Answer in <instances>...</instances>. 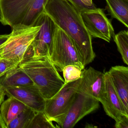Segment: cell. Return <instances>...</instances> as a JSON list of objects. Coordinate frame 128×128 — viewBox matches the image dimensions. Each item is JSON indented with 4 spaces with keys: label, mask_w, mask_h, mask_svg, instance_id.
<instances>
[{
    "label": "cell",
    "mask_w": 128,
    "mask_h": 128,
    "mask_svg": "<svg viewBox=\"0 0 128 128\" xmlns=\"http://www.w3.org/2000/svg\"><path fill=\"white\" fill-rule=\"evenodd\" d=\"M6 95L4 88L0 85V105L4 101Z\"/></svg>",
    "instance_id": "obj_24"
},
{
    "label": "cell",
    "mask_w": 128,
    "mask_h": 128,
    "mask_svg": "<svg viewBox=\"0 0 128 128\" xmlns=\"http://www.w3.org/2000/svg\"><path fill=\"white\" fill-rule=\"evenodd\" d=\"M0 115L6 126L20 113L28 108L25 104L12 97H9L0 105Z\"/></svg>",
    "instance_id": "obj_15"
},
{
    "label": "cell",
    "mask_w": 128,
    "mask_h": 128,
    "mask_svg": "<svg viewBox=\"0 0 128 128\" xmlns=\"http://www.w3.org/2000/svg\"><path fill=\"white\" fill-rule=\"evenodd\" d=\"M82 70L78 66L70 65L65 66L62 70L65 84L76 80L81 78Z\"/></svg>",
    "instance_id": "obj_19"
},
{
    "label": "cell",
    "mask_w": 128,
    "mask_h": 128,
    "mask_svg": "<svg viewBox=\"0 0 128 128\" xmlns=\"http://www.w3.org/2000/svg\"><path fill=\"white\" fill-rule=\"evenodd\" d=\"M124 62L128 65V31L122 30L113 36Z\"/></svg>",
    "instance_id": "obj_18"
},
{
    "label": "cell",
    "mask_w": 128,
    "mask_h": 128,
    "mask_svg": "<svg viewBox=\"0 0 128 128\" xmlns=\"http://www.w3.org/2000/svg\"><path fill=\"white\" fill-rule=\"evenodd\" d=\"M40 28L37 24L12 28L8 38L0 46V58L21 62L27 56L29 47Z\"/></svg>",
    "instance_id": "obj_4"
},
{
    "label": "cell",
    "mask_w": 128,
    "mask_h": 128,
    "mask_svg": "<svg viewBox=\"0 0 128 128\" xmlns=\"http://www.w3.org/2000/svg\"><path fill=\"white\" fill-rule=\"evenodd\" d=\"M78 91L101 102L104 95V73L92 67L82 70Z\"/></svg>",
    "instance_id": "obj_10"
},
{
    "label": "cell",
    "mask_w": 128,
    "mask_h": 128,
    "mask_svg": "<svg viewBox=\"0 0 128 128\" xmlns=\"http://www.w3.org/2000/svg\"><path fill=\"white\" fill-rule=\"evenodd\" d=\"M83 23L92 38H99L110 42L115 35L111 20L108 19L104 10L95 8L80 12Z\"/></svg>",
    "instance_id": "obj_8"
},
{
    "label": "cell",
    "mask_w": 128,
    "mask_h": 128,
    "mask_svg": "<svg viewBox=\"0 0 128 128\" xmlns=\"http://www.w3.org/2000/svg\"><path fill=\"white\" fill-rule=\"evenodd\" d=\"M81 78L65 84L52 98L46 100L44 112L48 120L52 121L67 111L78 91Z\"/></svg>",
    "instance_id": "obj_9"
},
{
    "label": "cell",
    "mask_w": 128,
    "mask_h": 128,
    "mask_svg": "<svg viewBox=\"0 0 128 128\" xmlns=\"http://www.w3.org/2000/svg\"><path fill=\"white\" fill-rule=\"evenodd\" d=\"M52 121L48 120L44 112H36L29 128H55Z\"/></svg>",
    "instance_id": "obj_20"
},
{
    "label": "cell",
    "mask_w": 128,
    "mask_h": 128,
    "mask_svg": "<svg viewBox=\"0 0 128 128\" xmlns=\"http://www.w3.org/2000/svg\"><path fill=\"white\" fill-rule=\"evenodd\" d=\"M0 128H6V125L0 115Z\"/></svg>",
    "instance_id": "obj_26"
},
{
    "label": "cell",
    "mask_w": 128,
    "mask_h": 128,
    "mask_svg": "<svg viewBox=\"0 0 128 128\" xmlns=\"http://www.w3.org/2000/svg\"><path fill=\"white\" fill-rule=\"evenodd\" d=\"M105 85L104 97L101 102L106 114L115 122L123 116H128L117 94L111 81L108 72H105Z\"/></svg>",
    "instance_id": "obj_12"
},
{
    "label": "cell",
    "mask_w": 128,
    "mask_h": 128,
    "mask_svg": "<svg viewBox=\"0 0 128 128\" xmlns=\"http://www.w3.org/2000/svg\"><path fill=\"white\" fill-rule=\"evenodd\" d=\"M115 123L116 128H128V116H124Z\"/></svg>",
    "instance_id": "obj_23"
},
{
    "label": "cell",
    "mask_w": 128,
    "mask_h": 128,
    "mask_svg": "<svg viewBox=\"0 0 128 128\" xmlns=\"http://www.w3.org/2000/svg\"><path fill=\"white\" fill-rule=\"evenodd\" d=\"M36 113L31 108H27L11 121L6 128H29Z\"/></svg>",
    "instance_id": "obj_17"
},
{
    "label": "cell",
    "mask_w": 128,
    "mask_h": 128,
    "mask_svg": "<svg viewBox=\"0 0 128 128\" xmlns=\"http://www.w3.org/2000/svg\"><path fill=\"white\" fill-rule=\"evenodd\" d=\"M99 102L97 100L77 91L67 111L52 121L57 123L59 128H73L83 118L98 108Z\"/></svg>",
    "instance_id": "obj_6"
},
{
    "label": "cell",
    "mask_w": 128,
    "mask_h": 128,
    "mask_svg": "<svg viewBox=\"0 0 128 128\" xmlns=\"http://www.w3.org/2000/svg\"><path fill=\"white\" fill-rule=\"evenodd\" d=\"M0 85L4 88L9 87H36L18 66L0 77Z\"/></svg>",
    "instance_id": "obj_14"
},
{
    "label": "cell",
    "mask_w": 128,
    "mask_h": 128,
    "mask_svg": "<svg viewBox=\"0 0 128 128\" xmlns=\"http://www.w3.org/2000/svg\"><path fill=\"white\" fill-rule=\"evenodd\" d=\"M10 36V34L0 35V46L7 40Z\"/></svg>",
    "instance_id": "obj_25"
},
{
    "label": "cell",
    "mask_w": 128,
    "mask_h": 128,
    "mask_svg": "<svg viewBox=\"0 0 128 128\" xmlns=\"http://www.w3.org/2000/svg\"><path fill=\"white\" fill-rule=\"evenodd\" d=\"M34 24L39 25L40 28L29 47L28 55L50 57V51L57 26L44 12L40 16Z\"/></svg>",
    "instance_id": "obj_7"
},
{
    "label": "cell",
    "mask_w": 128,
    "mask_h": 128,
    "mask_svg": "<svg viewBox=\"0 0 128 128\" xmlns=\"http://www.w3.org/2000/svg\"><path fill=\"white\" fill-rule=\"evenodd\" d=\"M18 66L30 77L46 100L52 98L65 84L49 57H27Z\"/></svg>",
    "instance_id": "obj_2"
},
{
    "label": "cell",
    "mask_w": 128,
    "mask_h": 128,
    "mask_svg": "<svg viewBox=\"0 0 128 128\" xmlns=\"http://www.w3.org/2000/svg\"><path fill=\"white\" fill-rule=\"evenodd\" d=\"M80 12L96 8L92 0H68Z\"/></svg>",
    "instance_id": "obj_21"
},
{
    "label": "cell",
    "mask_w": 128,
    "mask_h": 128,
    "mask_svg": "<svg viewBox=\"0 0 128 128\" xmlns=\"http://www.w3.org/2000/svg\"><path fill=\"white\" fill-rule=\"evenodd\" d=\"M44 12L70 38L83 66L92 62L96 57L92 38L83 23L80 12L68 0H47Z\"/></svg>",
    "instance_id": "obj_1"
},
{
    "label": "cell",
    "mask_w": 128,
    "mask_h": 128,
    "mask_svg": "<svg viewBox=\"0 0 128 128\" xmlns=\"http://www.w3.org/2000/svg\"><path fill=\"white\" fill-rule=\"evenodd\" d=\"M50 58L56 68L61 71L65 66L70 65L84 69L71 39L58 26L50 51Z\"/></svg>",
    "instance_id": "obj_5"
},
{
    "label": "cell",
    "mask_w": 128,
    "mask_h": 128,
    "mask_svg": "<svg viewBox=\"0 0 128 128\" xmlns=\"http://www.w3.org/2000/svg\"><path fill=\"white\" fill-rule=\"evenodd\" d=\"M47 0H0V22L12 28L33 26Z\"/></svg>",
    "instance_id": "obj_3"
},
{
    "label": "cell",
    "mask_w": 128,
    "mask_h": 128,
    "mask_svg": "<svg viewBox=\"0 0 128 128\" xmlns=\"http://www.w3.org/2000/svg\"><path fill=\"white\" fill-rule=\"evenodd\" d=\"M19 64L4 58H0V77L12 69L18 66Z\"/></svg>",
    "instance_id": "obj_22"
},
{
    "label": "cell",
    "mask_w": 128,
    "mask_h": 128,
    "mask_svg": "<svg viewBox=\"0 0 128 128\" xmlns=\"http://www.w3.org/2000/svg\"><path fill=\"white\" fill-rule=\"evenodd\" d=\"M4 89L8 97L17 99L36 112L44 111L46 99L36 87H9Z\"/></svg>",
    "instance_id": "obj_11"
},
{
    "label": "cell",
    "mask_w": 128,
    "mask_h": 128,
    "mask_svg": "<svg viewBox=\"0 0 128 128\" xmlns=\"http://www.w3.org/2000/svg\"><path fill=\"white\" fill-rule=\"evenodd\" d=\"M108 72L116 92L128 113V67L115 66Z\"/></svg>",
    "instance_id": "obj_13"
},
{
    "label": "cell",
    "mask_w": 128,
    "mask_h": 128,
    "mask_svg": "<svg viewBox=\"0 0 128 128\" xmlns=\"http://www.w3.org/2000/svg\"><path fill=\"white\" fill-rule=\"evenodd\" d=\"M106 9L112 18L128 28V0H105Z\"/></svg>",
    "instance_id": "obj_16"
}]
</instances>
